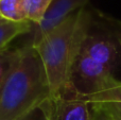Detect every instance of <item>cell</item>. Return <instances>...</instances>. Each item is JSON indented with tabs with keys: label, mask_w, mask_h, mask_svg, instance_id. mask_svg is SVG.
Here are the masks:
<instances>
[{
	"label": "cell",
	"mask_w": 121,
	"mask_h": 120,
	"mask_svg": "<svg viewBox=\"0 0 121 120\" xmlns=\"http://www.w3.org/2000/svg\"><path fill=\"white\" fill-rule=\"evenodd\" d=\"M91 19V13L86 6L82 8L32 45L44 66L51 96L62 94L70 86L73 65Z\"/></svg>",
	"instance_id": "6da1fadb"
},
{
	"label": "cell",
	"mask_w": 121,
	"mask_h": 120,
	"mask_svg": "<svg viewBox=\"0 0 121 120\" xmlns=\"http://www.w3.org/2000/svg\"><path fill=\"white\" fill-rule=\"evenodd\" d=\"M49 96L44 66L29 43L22 47L20 57L0 93V120H19L39 107Z\"/></svg>",
	"instance_id": "7a4b0ae2"
},
{
	"label": "cell",
	"mask_w": 121,
	"mask_h": 120,
	"mask_svg": "<svg viewBox=\"0 0 121 120\" xmlns=\"http://www.w3.org/2000/svg\"><path fill=\"white\" fill-rule=\"evenodd\" d=\"M39 108L46 120H92L90 102L71 85L62 94L50 95Z\"/></svg>",
	"instance_id": "3957f363"
},
{
	"label": "cell",
	"mask_w": 121,
	"mask_h": 120,
	"mask_svg": "<svg viewBox=\"0 0 121 120\" xmlns=\"http://www.w3.org/2000/svg\"><path fill=\"white\" fill-rule=\"evenodd\" d=\"M80 53L102 64L114 76L120 66L121 45L117 35H114L112 31L95 32L90 27L82 43Z\"/></svg>",
	"instance_id": "277c9868"
},
{
	"label": "cell",
	"mask_w": 121,
	"mask_h": 120,
	"mask_svg": "<svg viewBox=\"0 0 121 120\" xmlns=\"http://www.w3.org/2000/svg\"><path fill=\"white\" fill-rule=\"evenodd\" d=\"M114 76L102 64L80 53L74 62L70 85L86 98L95 95Z\"/></svg>",
	"instance_id": "5b68a950"
},
{
	"label": "cell",
	"mask_w": 121,
	"mask_h": 120,
	"mask_svg": "<svg viewBox=\"0 0 121 120\" xmlns=\"http://www.w3.org/2000/svg\"><path fill=\"white\" fill-rule=\"evenodd\" d=\"M89 0H53L43 21L38 26H34L32 31L31 45H35L46 33L55 28L80 9L85 8Z\"/></svg>",
	"instance_id": "8992f818"
},
{
	"label": "cell",
	"mask_w": 121,
	"mask_h": 120,
	"mask_svg": "<svg viewBox=\"0 0 121 120\" xmlns=\"http://www.w3.org/2000/svg\"><path fill=\"white\" fill-rule=\"evenodd\" d=\"M91 106L100 107L111 120H121V81L109 77L105 85L87 98Z\"/></svg>",
	"instance_id": "52a82bcc"
},
{
	"label": "cell",
	"mask_w": 121,
	"mask_h": 120,
	"mask_svg": "<svg viewBox=\"0 0 121 120\" xmlns=\"http://www.w3.org/2000/svg\"><path fill=\"white\" fill-rule=\"evenodd\" d=\"M33 26L29 20L25 21H10L0 20V52L9 48L10 44L22 34H28L32 31Z\"/></svg>",
	"instance_id": "ba28073f"
},
{
	"label": "cell",
	"mask_w": 121,
	"mask_h": 120,
	"mask_svg": "<svg viewBox=\"0 0 121 120\" xmlns=\"http://www.w3.org/2000/svg\"><path fill=\"white\" fill-rule=\"evenodd\" d=\"M22 52V47L20 48H9L0 52V93L12 71L13 67L17 63Z\"/></svg>",
	"instance_id": "9c48e42d"
},
{
	"label": "cell",
	"mask_w": 121,
	"mask_h": 120,
	"mask_svg": "<svg viewBox=\"0 0 121 120\" xmlns=\"http://www.w3.org/2000/svg\"><path fill=\"white\" fill-rule=\"evenodd\" d=\"M0 16L10 21L28 20L25 0H0Z\"/></svg>",
	"instance_id": "30bf717a"
},
{
	"label": "cell",
	"mask_w": 121,
	"mask_h": 120,
	"mask_svg": "<svg viewBox=\"0 0 121 120\" xmlns=\"http://www.w3.org/2000/svg\"><path fill=\"white\" fill-rule=\"evenodd\" d=\"M53 0H25L27 19L38 26L43 21Z\"/></svg>",
	"instance_id": "8fae6325"
},
{
	"label": "cell",
	"mask_w": 121,
	"mask_h": 120,
	"mask_svg": "<svg viewBox=\"0 0 121 120\" xmlns=\"http://www.w3.org/2000/svg\"><path fill=\"white\" fill-rule=\"evenodd\" d=\"M19 120H46L44 114H43L42 110L39 107L33 110L32 112H30L29 114H27L26 116H23L22 118H20Z\"/></svg>",
	"instance_id": "7c38bea8"
},
{
	"label": "cell",
	"mask_w": 121,
	"mask_h": 120,
	"mask_svg": "<svg viewBox=\"0 0 121 120\" xmlns=\"http://www.w3.org/2000/svg\"><path fill=\"white\" fill-rule=\"evenodd\" d=\"M92 108V120H111L106 114L97 106H91Z\"/></svg>",
	"instance_id": "4fadbf2b"
},
{
	"label": "cell",
	"mask_w": 121,
	"mask_h": 120,
	"mask_svg": "<svg viewBox=\"0 0 121 120\" xmlns=\"http://www.w3.org/2000/svg\"><path fill=\"white\" fill-rule=\"evenodd\" d=\"M2 19H3V18H2V17H1V16H0V20H2Z\"/></svg>",
	"instance_id": "5bb4252c"
}]
</instances>
